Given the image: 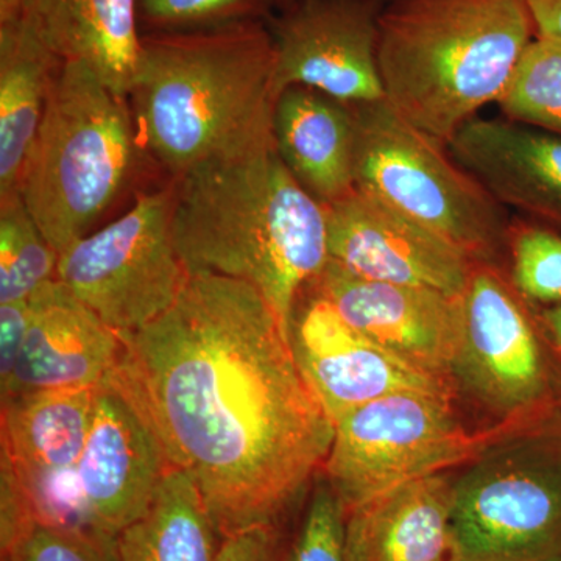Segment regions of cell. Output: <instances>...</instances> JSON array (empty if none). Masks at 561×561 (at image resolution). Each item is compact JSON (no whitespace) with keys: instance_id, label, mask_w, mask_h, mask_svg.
Returning a JSON list of instances; mask_svg holds the SVG:
<instances>
[{"instance_id":"obj_1","label":"cell","mask_w":561,"mask_h":561,"mask_svg":"<svg viewBox=\"0 0 561 561\" xmlns=\"http://www.w3.org/2000/svg\"><path fill=\"white\" fill-rule=\"evenodd\" d=\"M124 343L110 378L194 481L220 540L286 526L327 463L334 420L264 295L190 273L171 309Z\"/></svg>"},{"instance_id":"obj_2","label":"cell","mask_w":561,"mask_h":561,"mask_svg":"<svg viewBox=\"0 0 561 561\" xmlns=\"http://www.w3.org/2000/svg\"><path fill=\"white\" fill-rule=\"evenodd\" d=\"M173 242L187 273L249 283L290 339L302 290L327 267V209L298 183L275 139L172 181Z\"/></svg>"},{"instance_id":"obj_3","label":"cell","mask_w":561,"mask_h":561,"mask_svg":"<svg viewBox=\"0 0 561 561\" xmlns=\"http://www.w3.org/2000/svg\"><path fill=\"white\" fill-rule=\"evenodd\" d=\"M128 99L144 150L172 181L275 139V44L267 22L142 33Z\"/></svg>"},{"instance_id":"obj_4","label":"cell","mask_w":561,"mask_h":561,"mask_svg":"<svg viewBox=\"0 0 561 561\" xmlns=\"http://www.w3.org/2000/svg\"><path fill=\"white\" fill-rule=\"evenodd\" d=\"M535 38L526 0H391L379 14L383 101L448 147L500 101Z\"/></svg>"},{"instance_id":"obj_5","label":"cell","mask_w":561,"mask_h":561,"mask_svg":"<svg viewBox=\"0 0 561 561\" xmlns=\"http://www.w3.org/2000/svg\"><path fill=\"white\" fill-rule=\"evenodd\" d=\"M142 149L127 98L90 66L61 61L21 181L25 205L58 254L90 234L127 191Z\"/></svg>"},{"instance_id":"obj_6","label":"cell","mask_w":561,"mask_h":561,"mask_svg":"<svg viewBox=\"0 0 561 561\" xmlns=\"http://www.w3.org/2000/svg\"><path fill=\"white\" fill-rule=\"evenodd\" d=\"M449 561H561V415L497 438L451 482Z\"/></svg>"},{"instance_id":"obj_7","label":"cell","mask_w":561,"mask_h":561,"mask_svg":"<svg viewBox=\"0 0 561 561\" xmlns=\"http://www.w3.org/2000/svg\"><path fill=\"white\" fill-rule=\"evenodd\" d=\"M356 121L357 190L400 210L467 253L494 264L508 249L504 208L448 147L402 119L386 101L350 105Z\"/></svg>"},{"instance_id":"obj_8","label":"cell","mask_w":561,"mask_h":561,"mask_svg":"<svg viewBox=\"0 0 561 561\" xmlns=\"http://www.w3.org/2000/svg\"><path fill=\"white\" fill-rule=\"evenodd\" d=\"M451 402L397 393L334 420L323 472L346 513L402 483L463 467L497 438L530 426L501 423L468 431L456 419Z\"/></svg>"},{"instance_id":"obj_9","label":"cell","mask_w":561,"mask_h":561,"mask_svg":"<svg viewBox=\"0 0 561 561\" xmlns=\"http://www.w3.org/2000/svg\"><path fill=\"white\" fill-rule=\"evenodd\" d=\"M172 213V186L144 192L119 219L58 254L57 279L122 339L169 311L190 275Z\"/></svg>"},{"instance_id":"obj_10","label":"cell","mask_w":561,"mask_h":561,"mask_svg":"<svg viewBox=\"0 0 561 561\" xmlns=\"http://www.w3.org/2000/svg\"><path fill=\"white\" fill-rule=\"evenodd\" d=\"M463 305V341L454 368L500 423L534 424L559 412L561 364L537 313L496 264L474 262Z\"/></svg>"},{"instance_id":"obj_11","label":"cell","mask_w":561,"mask_h":561,"mask_svg":"<svg viewBox=\"0 0 561 561\" xmlns=\"http://www.w3.org/2000/svg\"><path fill=\"white\" fill-rule=\"evenodd\" d=\"M381 0H295L268 28L275 94L311 88L346 105L383 101L378 65Z\"/></svg>"},{"instance_id":"obj_12","label":"cell","mask_w":561,"mask_h":561,"mask_svg":"<svg viewBox=\"0 0 561 561\" xmlns=\"http://www.w3.org/2000/svg\"><path fill=\"white\" fill-rule=\"evenodd\" d=\"M290 345L306 381L335 420L397 393L453 401L454 383L421 371L351 328L311 284L291 317Z\"/></svg>"},{"instance_id":"obj_13","label":"cell","mask_w":561,"mask_h":561,"mask_svg":"<svg viewBox=\"0 0 561 561\" xmlns=\"http://www.w3.org/2000/svg\"><path fill=\"white\" fill-rule=\"evenodd\" d=\"M324 209L330 261L353 275L453 297L467 290L476 261L412 217L357 187Z\"/></svg>"},{"instance_id":"obj_14","label":"cell","mask_w":561,"mask_h":561,"mask_svg":"<svg viewBox=\"0 0 561 561\" xmlns=\"http://www.w3.org/2000/svg\"><path fill=\"white\" fill-rule=\"evenodd\" d=\"M311 286L365 337L456 386L454 368L463 341L461 297L360 278L332 261Z\"/></svg>"},{"instance_id":"obj_15","label":"cell","mask_w":561,"mask_h":561,"mask_svg":"<svg viewBox=\"0 0 561 561\" xmlns=\"http://www.w3.org/2000/svg\"><path fill=\"white\" fill-rule=\"evenodd\" d=\"M169 468L149 420L119 383L106 379L95 391L90 434L77 465L87 523L117 537L149 511Z\"/></svg>"},{"instance_id":"obj_16","label":"cell","mask_w":561,"mask_h":561,"mask_svg":"<svg viewBox=\"0 0 561 561\" xmlns=\"http://www.w3.org/2000/svg\"><path fill=\"white\" fill-rule=\"evenodd\" d=\"M32 319L16 370L2 393L95 389L116 370L124 339L54 279L31 297Z\"/></svg>"},{"instance_id":"obj_17","label":"cell","mask_w":561,"mask_h":561,"mask_svg":"<svg viewBox=\"0 0 561 561\" xmlns=\"http://www.w3.org/2000/svg\"><path fill=\"white\" fill-rule=\"evenodd\" d=\"M502 208L561 231V138L508 119H472L448 146Z\"/></svg>"},{"instance_id":"obj_18","label":"cell","mask_w":561,"mask_h":561,"mask_svg":"<svg viewBox=\"0 0 561 561\" xmlns=\"http://www.w3.org/2000/svg\"><path fill=\"white\" fill-rule=\"evenodd\" d=\"M21 18L61 61L90 66L127 98L138 68V0H22Z\"/></svg>"},{"instance_id":"obj_19","label":"cell","mask_w":561,"mask_h":561,"mask_svg":"<svg viewBox=\"0 0 561 561\" xmlns=\"http://www.w3.org/2000/svg\"><path fill=\"white\" fill-rule=\"evenodd\" d=\"M280 160L321 205L356 191V121L353 108L305 87L280 92L273 111Z\"/></svg>"},{"instance_id":"obj_20","label":"cell","mask_w":561,"mask_h":561,"mask_svg":"<svg viewBox=\"0 0 561 561\" xmlns=\"http://www.w3.org/2000/svg\"><path fill=\"white\" fill-rule=\"evenodd\" d=\"M402 483L346 513V561H449L453 479Z\"/></svg>"},{"instance_id":"obj_21","label":"cell","mask_w":561,"mask_h":561,"mask_svg":"<svg viewBox=\"0 0 561 561\" xmlns=\"http://www.w3.org/2000/svg\"><path fill=\"white\" fill-rule=\"evenodd\" d=\"M95 389L43 390L2 400L0 451L25 496L77 470L94 415Z\"/></svg>"},{"instance_id":"obj_22","label":"cell","mask_w":561,"mask_h":561,"mask_svg":"<svg viewBox=\"0 0 561 561\" xmlns=\"http://www.w3.org/2000/svg\"><path fill=\"white\" fill-rule=\"evenodd\" d=\"M60 62L22 18L0 24V198L21 192Z\"/></svg>"},{"instance_id":"obj_23","label":"cell","mask_w":561,"mask_h":561,"mask_svg":"<svg viewBox=\"0 0 561 561\" xmlns=\"http://www.w3.org/2000/svg\"><path fill=\"white\" fill-rule=\"evenodd\" d=\"M220 537L201 491L169 468L149 511L117 535L119 561H214Z\"/></svg>"},{"instance_id":"obj_24","label":"cell","mask_w":561,"mask_h":561,"mask_svg":"<svg viewBox=\"0 0 561 561\" xmlns=\"http://www.w3.org/2000/svg\"><path fill=\"white\" fill-rule=\"evenodd\" d=\"M58 253L44 238L21 192L0 198V305L27 300L57 279Z\"/></svg>"},{"instance_id":"obj_25","label":"cell","mask_w":561,"mask_h":561,"mask_svg":"<svg viewBox=\"0 0 561 561\" xmlns=\"http://www.w3.org/2000/svg\"><path fill=\"white\" fill-rule=\"evenodd\" d=\"M497 105L505 119L561 138V44L531 41Z\"/></svg>"},{"instance_id":"obj_26","label":"cell","mask_w":561,"mask_h":561,"mask_svg":"<svg viewBox=\"0 0 561 561\" xmlns=\"http://www.w3.org/2000/svg\"><path fill=\"white\" fill-rule=\"evenodd\" d=\"M512 284L534 308L561 305V234L540 221L508 228Z\"/></svg>"},{"instance_id":"obj_27","label":"cell","mask_w":561,"mask_h":561,"mask_svg":"<svg viewBox=\"0 0 561 561\" xmlns=\"http://www.w3.org/2000/svg\"><path fill=\"white\" fill-rule=\"evenodd\" d=\"M2 561H119L117 537L90 526L33 522L2 548Z\"/></svg>"},{"instance_id":"obj_28","label":"cell","mask_w":561,"mask_h":561,"mask_svg":"<svg viewBox=\"0 0 561 561\" xmlns=\"http://www.w3.org/2000/svg\"><path fill=\"white\" fill-rule=\"evenodd\" d=\"M276 0H138L140 32H186L264 21Z\"/></svg>"},{"instance_id":"obj_29","label":"cell","mask_w":561,"mask_h":561,"mask_svg":"<svg viewBox=\"0 0 561 561\" xmlns=\"http://www.w3.org/2000/svg\"><path fill=\"white\" fill-rule=\"evenodd\" d=\"M346 511L323 470L309 490L308 504L287 561H346Z\"/></svg>"},{"instance_id":"obj_30","label":"cell","mask_w":561,"mask_h":561,"mask_svg":"<svg viewBox=\"0 0 561 561\" xmlns=\"http://www.w3.org/2000/svg\"><path fill=\"white\" fill-rule=\"evenodd\" d=\"M289 546L286 526L254 527L221 540L214 561H287Z\"/></svg>"},{"instance_id":"obj_31","label":"cell","mask_w":561,"mask_h":561,"mask_svg":"<svg viewBox=\"0 0 561 561\" xmlns=\"http://www.w3.org/2000/svg\"><path fill=\"white\" fill-rule=\"evenodd\" d=\"M31 319V298L0 305V391L9 386L16 370Z\"/></svg>"},{"instance_id":"obj_32","label":"cell","mask_w":561,"mask_h":561,"mask_svg":"<svg viewBox=\"0 0 561 561\" xmlns=\"http://www.w3.org/2000/svg\"><path fill=\"white\" fill-rule=\"evenodd\" d=\"M538 38L561 44V0H526Z\"/></svg>"},{"instance_id":"obj_33","label":"cell","mask_w":561,"mask_h":561,"mask_svg":"<svg viewBox=\"0 0 561 561\" xmlns=\"http://www.w3.org/2000/svg\"><path fill=\"white\" fill-rule=\"evenodd\" d=\"M537 309L538 311L535 313H537L542 335H545L553 356L561 364V305Z\"/></svg>"},{"instance_id":"obj_34","label":"cell","mask_w":561,"mask_h":561,"mask_svg":"<svg viewBox=\"0 0 561 561\" xmlns=\"http://www.w3.org/2000/svg\"><path fill=\"white\" fill-rule=\"evenodd\" d=\"M22 0H0V24L20 20Z\"/></svg>"},{"instance_id":"obj_35","label":"cell","mask_w":561,"mask_h":561,"mask_svg":"<svg viewBox=\"0 0 561 561\" xmlns=\"http://www.w3.org/2000/svg\"><path fill=\"white\" fill-rule=\"evenodd\" d=\"M278 3H284V5H289V3L295 2V0H276Z\"/></svg>"},{"instance_id":"obj_36","label":"cell","mask_w":561,"mask_h":561,"mask_svg":"<svg viewBox=\"0 0 561 561\" xmlns=\"http://www.w3.org/2000/svg\"><path fill=\"white\" fill-rule=\"evenodd\" d=\"M559 412L561 415V381H560V393H559Z\"/></svg>"}]
</instances>
